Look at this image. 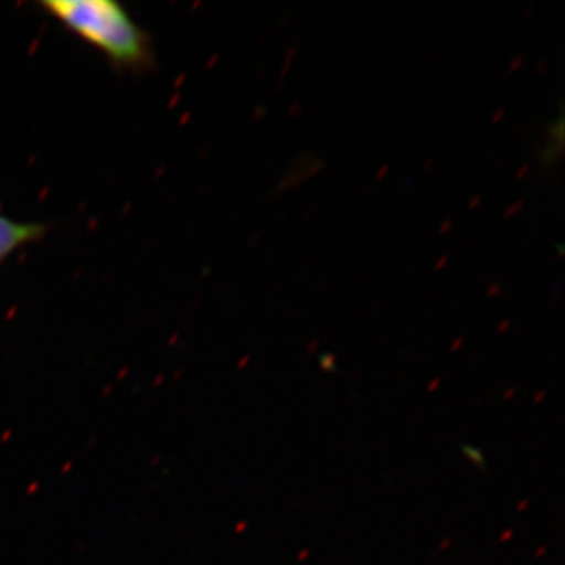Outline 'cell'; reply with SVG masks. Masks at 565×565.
<instances>
[{
	"label": "cell",
	"mask_w": 565,
	"mask_h": 565,
	"mask_svg": "<svg viewBox=\"0 0 565 565\" xmlns=\"http://www.w3.org/2000/svg\"><path fill=\"white\" fill-rule=\"evenodd\" d=\"M70 31L103 51L120 65L147 61V36L128 11L110 0H46L41 3Z\"/></svg>",
	"instance_id": "1"
},
{
	"label": "cell",
	"mask_w": 565,
	"mask_h": 565,
	"mask_svg": "<svg viewBox=\"0 0 565 565\" xmlns=\"http://www.w3.org/2000/svg\"><path fill=\"white\" fill-rule=\"evenodd\" d=\"M43 234V228L33 223H20L0 215V262L24 244L32 243Z\"/></svg>",
	"instance_id": "2"
}]
</instances>
